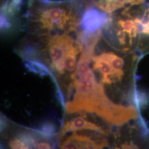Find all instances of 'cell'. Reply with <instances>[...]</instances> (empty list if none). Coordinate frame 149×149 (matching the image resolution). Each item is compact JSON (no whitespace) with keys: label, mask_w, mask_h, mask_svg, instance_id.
I'll use <instances>...</instances> for the list:
<instances>
[{"label":"cell","mask_w":149,"mask_h":149,"mask_svg":"<svg viewBox=\"0 0 149 149\" xmlns=\"http://www.w3.org/2000/svg\"><path fill=\"white\" fill-rule=\"evenodd\" d=\"M107 14L102 34L110 46L141 58L149 54V0H124L119 9Z\"/></svg>","instance_id":"1"},{"label":"cell","mask_w":149,"mask_h":149,"mask_svg":"<svg viewBox=\"0 0 149 149\" xmlns=\"http://www.w3.org/2000/svg\"><path fill=\"white\" fill-rule=\"evenodd\" d=\"M28 7L26 17L43 30L73 31L81 21L78 0H29Z\"/></svg>","instance_id":"2"},{"label":"cell","mask_w":149,"mask_h":149,"mask_svg":"<svg viewBox=\"0 0 149 149\" xmlns=\"http://www.w3.org/2000/svg\"><path fill=\"white\" fill-rule=\"evenodd\" d=\"M70 85L75 89L73 100L67 102L66 110L69 113L80 111L98 114L111 101L107 96L104 85L96 80L93 70L82 73L74 72Z\"/></svg>","instance_id":"3"},{"label":"cell","mask_w":149,"mask_h":149,"mask_svg":"<svg viewBox=\"0 0 149 149\" xmlns=\"http://www.w3.org/2000/svg\"><path fill=\"white\" fill-rule=\"evenodd\" d=\"M74 40L66 34H56L48 39L47 52L51 60V66L60 74L65 73L64 59L69 45Z\"/></svg>","instance_id":"4"},{"label":"cell","mask_w":149,"mask_h":149,"mask_svg":"<svg viewBox=\"0 0 149 149\" xmlns=\"http://www.w3.org/2000/svg\"><path fill=\"white\" fill-rule=\"evenodd\" d=\"M107 20V13L95 7H89L81 18V31L91 34L99 32L102 30Z\"/></svg>","instance_id":"5"},{"label":"cell","mask_w":149,"mask_h":149,"mask_svg":"<svg viewBox=\"0 0 149 149\" xmlns=\"http://www.w3.org/2000/svg\"><path fill=\"white\" fill-rule=\"evenodd\" d=\"M85 117V115L78 116L72 118L65 123L58 136L59 141L63 138L65 135L69 132H74L84 130L98 131L108 134V132L105 129L93 123L88 121L84 118Z\"/></svg>","instance_id":"6"},{"label":"cell","mask_w":149,"mask_h":149,"mask_svg":"<svg viewBox=\"0 0 149 149\" xmlns=\"http://www.w3.org/2000/svg\"><path fill=\"white\" fill-rule=\"evenodd\" d=\"M17 54L24 60H36L41 59L42 52L37 44L33 42H27L22 44L17 51Z\"/></svg>","instance_id":"7"},{"label":"cell","mask_w":149,"mask_h":149,"mask_svg":"<svg viewBox=\"0 0 149 149\" xmlns=\"http://www.w3.org/2000/svg\"><path fill=\"white\" fill-rule=\"evenodd\" d=\"M31 132L34 140L36 149H55V136L45 135L37 129H31Z\"/></svg>","instance_id":"8"},{"label":"cell","mask_w":149,"mask_h":149,"mask_svg":"<svg viewBox=\"0 0 149 149\" xmlns=\"http://www.w3.org/2000/svg\"><path fill=\"white\" fill-rule=\"evenodd\" d=\"M61 149H80L82 142V135L78 132H74L67 138L59 140Z\"/></svg>","instance_id":"9"},{"label":"cell","mask_w":149,"mask_h":149,"mask_svg":"<svg viewBox=\"0 0 149 149\" xmlns=\"http://www.w3.org/2000/svg\"><path fill=\"white\" fill-rule=\"evenodd\" d=\"M25 67L29 71L34 74H39L40 76H51L53 73L48 67L39 61L24 60Z\"/></svg>","instance_id":"10"},{"label":"cell","mask_w":149,"mask_h":149,"mask_svg":"<svg viewBox=\"0 0 149 149\" xmlns=\"http://www.w3.org/2000/svg\"><path fill=\"white\" fill-rule=\"evenodd\" d=\"M82 135V142L80 149H104L109 146H103L97 144L95 141L92 140L90 138L82 132V130L77 131Z\"/></svg>","instance_id":"11"},{"label":"cell","mask_w":149,"mask_h":149,"mask_svg":"<svg viewBox=\"0 0 149 149\" xmlns=\"http://www.w3.org/2000/svg\"><path fill=\"white\" fill-rule=\"evenodd\" d=\"M40 133L49 136H55L56 127L53 123L46 122L43 123L39 129H37Z\"/></svg>","instance_id":"12"},{"label":"cell","mask_w":149,"mask_h":149,"mask_svg":"<svg viewBox=\"0 0 149 149\" xmlns=\"http://www.w3.org/2000/svg\"><path fill=\"white\" fill-rule=\"evenodd\" d=\"M12 27V23L8 17L5 13L1 12V30L3 32L10 29Z\"/></svg>","instance_id":"13"},{"label":"cell","mask_w":149,"mask_h":149,"mask_svg":"<svg viewBox=\"0 0 149 149\" xmlns=\"http://www.w3.org/2000/svg\"><path fill=\"white\" fill-rule=\"evenodd\" d=\"M113 149H139L138 147L134 144L133 142H130V143H125L122 144L120 148H115Z\"/></svg>","instance_id":"14"},{"label":"cell","mask_w":149,"mask_h":149,"mask_svg":"<svg viewBox=\"0 0 149 149\" xmlns=\"http://www.w3.org/2000/svg\"><path fill=\"white\" fill-rule=\"evenodd\" d=\"M7 127V121L5 118L1 116V131H3L4 129Z\"/></svg>","instance_id":"15"}]
</instances>
